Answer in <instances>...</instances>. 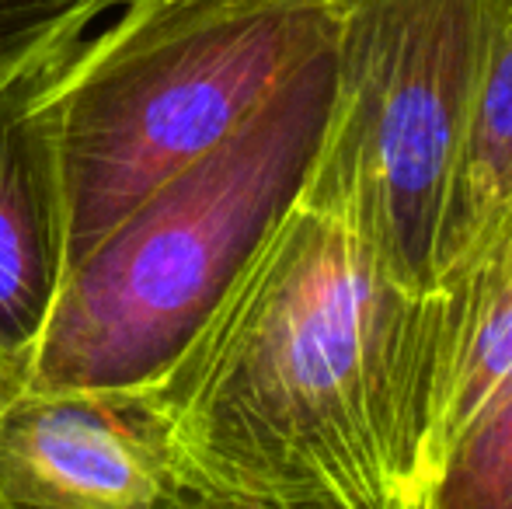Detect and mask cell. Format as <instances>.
Instances as JSON below:
<instances>
[{
  "label": "cell",
  "instance_id": "1",
  "mask_svg": "<svg viewBox=\"0 0 512 509\" xmlns=\"http://www.w3.org/2000/svg\"><path fill=\"white\" fill-rule=\"evenodd\" d=\"M429 304L307 203L150 391L182 485L237 503L415 499Z\"/></svg>",
  "mask_w": 512,
  "mask_h": 509
},
{
  "label": "cell",
  "instance_id": "2",
  "mask_svg": "<svg viewBox=\"0 0 512 509\" xmlns=\"http://www.w3.org/2000/svg\"><path fill=\"white\" fill-rule=\"evenodd\" d=\"M331 91L335 32L237 133L150 189L70 265L18 387L157 391L300 199Z\"/></svg>",
  "mask_w": 512,
  "mask_h": 509
},
{
  "label": "cell",
  "instance_id": "3",
  "mask_svg": "<svg viewBox=\"0 0 512 509\" xmlns=\"http://www.w3.org/2000/svg\"><path fill=\"white\" fill-rule=\"evenodd\" d=\"M338 0H119L60 63L70 262L237 133L335 32Z\"/></svg>",
  "mask_w": 512,
  "mask_h": 509
},
{
  "label": "cell",
  "instance_id": "4",
  "mask_svg": "<svg viewBox=\"0 0 512 509\" xmlns=\"http://www.w3.org/2000/svg\"><path fill=\"white\" fill-rule=\"evenodd\" d=\"M509 0H338L335 91L300 203L425 293Z\"/></svg>",
  "mask_w": 512,
  "mask_h": 509
},
{
  "label": "cell",
  "instance_id": "5",
  "mask_svg": "<svg viewBox=\"0 0 512 509\" xmlns=\"http://www.w3.org/2000/svg\"><path fill=\"white\" fill-rule=\"evenodd\" d=\"M185 496L150 394L14 387L0 398V499L11 509H175Z\"/></svg>",
  "mask_w": 512,
  "mask_h": 509
},
{
  "label": "cell",
  "instance_id": "6",
  "mask_svg": "<svg viewBox=\"0 0 512 509\" xmlns=\"http://www.w3.org/2000/svg\"><path fill=\"white\" fill-rule=\"evenodd\" d=\"M81 39L0 84V374L7 391L25 381L70 262L53 84Z\"/></svg>",
  "mask_w": 512,
  "mask_h": 509
},
{
  "label": "cell",
  "instance_id": "7",
  "mask_svg": "<svg viewBox=\"0 0 512 509\" xmlns=\"http://www.w3.org/2000/svg\"><path fill=\"white\" fill-rule=\"evenodd\" d=\"M418 489L512 384V199L425 290Z\"/></svg>",
  "mask_w": 512,
  "mask_h": 509
},
{
  "label": "cell",
  "instance_id": "8",
  "mask_svg": "<svg viewBox=\"0 0 512 509\" xmlns=\"http://www.w3.org/2000/svg\"><path fill=\"white\" fill-rule=\"evenodd\" d=\"M512 199V0L492 42L464 157L436 245V276ZM432 276V279H436Z\"/></svg>",
  "mask_w": 512,
  "mask_h": 509
},
{
  "label": "cell",
  "instance_id": "9",
  "mask_svg": "<svg viewBox=\"0 0 512 509\" xmlns=\"http://www.w3.org/2000/svg\"><path fill=\"white\" fill-rule=\"evenodd\" d=\"M418 509H512V384L439 461Z\"/></svg>",
  "mask_w": 512,
  "mask_h": 509
},
{
  "label": "cell",
  "instance_id": "10",
  "mask_svg": "<svg viewBox=\"0 0 512 509\" xmlns=\"http://www.w3.org/2000/svg\"><path fill=\"white\" fill-rule=\"evenodd\" d=\"M119 0H0V84L81 39Z\"/></svg>",
  "mask_w": 512,
  "mask_h": 509
},
{
  "label": "cell",
  "instance_id": "11",
  "mask_svg": "<svg viewBox=\"0 0 512 509\" xmlns=\"http://www.w3.org/2000/svg\"><path fill=\"white\" fill-rule=\"evenodd\" d=\"M175 509H418L415 499H391L377 506H349V503H237V499H209V496H185Z\"/></svg>",
  "mask_w": 512,
  "mask_h": 509
},
{
  "label": "cell",
  "instance_id": "12",
  "mask_svg": "<svg viewBox=\"0 0 512 509\" xmlns=\"http://www.w3.org/2000/svg\"><path fill=\"white\" fill-rule=\"evenodd\" d=\"M7 394V384H4V374H0V398Z\"/></svg>",
  "mask_w": 512,
  "mask_h": 509
},
{
  "label": "cell",
  "instance_id": "13",
  "mask_svg": "<svg viewBox=\"0 0 512 509\" xmlns=\"http://www.w3.org/2000/svg\"><path fill=\"white\" fill-rule=\"evenodd\" d=\"M0 509H11V506H7V503H4V499H0Z\"/></svg>",
  "mask_w": 512,
  "mask_h": 509
}]
</instances>
